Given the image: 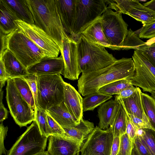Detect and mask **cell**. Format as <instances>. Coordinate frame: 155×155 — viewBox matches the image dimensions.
<instances>
[{
  "label": "cell",
  "instance_id": "cell-6",
  "mask_svg": "<svg viewBox=\"0 0 155 155\" xmlns=\"http://www.w3.org/2000/svg\"><path fill=\"white\" fill-rule=\"evenodd\" d=\"M37 107L47 110L64 101V81L60 74L37 75Z\"/></svg>",
  "mask_w": 155,
  "mask_h": 155
},
{
  "label": "cell",
  "instance_id": "cell-34",
  "mask_svg": "<svg viewBox=\"0 0 155 155\" xmlns=\"http://www.w3.org/2000/svg\"><path fill=\"white\" fill-rule=\"evenodd\" d=\"M132 49L144 52L155 67V43L148 45L140 38H137L133 42Z\"/></svg>",
  "mask_w": 155,
  "mask_h": 155
},
{
  "label": "cell",
  "instance_id": "cell-29",
  "mask_svg": "<svg viewBox=\"0 0 155 155\" xmlns=\"http://www.w3.org/2000/svg\"><path fill=\"white\" fill-rule=\"evenodd\" d=\"M127 123V114L120 104L117 115L113 124L109 127L113 134L114 137L120 136L126 133Z\"/></svg>",
  "mask_w": 155,
  "mask_h": 155
},
{
  "label": "cell",
  "instance_id": "cell-1",
  "mask_svg": "<svg viewBox=\"0 0 155 155\" xmlns=\"http://www.w3.org/2000/svg\"><path fill=\"white\" fill-rule=\"evenodd\" d=\"M135 70L132 58H123L117 60L102 69L82 73L78 81V91L84 96L97 92L101 87L114 81L131 79Z\"/></svg>",
  "mask_w": 155,
  "mask_h": 155
},
{
  "label": "cell",
  "instance_id": "cell-46",
  "mask_svg": "<svg viewBox=\"0 0 155 155\" xmlns=\"http://www.w3.org/2000/svg\"><path fill=\"white\" fill-rule=\"evenodd\" d=\"M120 141V136L114 137L110 155H117L118 152Z\"/></svg>",
  "mask_w": 155,
  "mask_h": 155
},
{
  "label": "cell",
  "instance_id": "cell-42",
  "mask_svg": "<svg viewBox=\"0 0 155 155\" xmlns=\"http://www.w3.org/2000/svg\"><path fill=\"white\" fill-rule=\"evenodd\" d=\"M127 120L126 133L132 143L136 137L137 131L138 129L133 123L127 114Z\"/></svg>",
  "mask_w": 155,
  "mask_h": 155
},
{
  "label": "cell",
  "instance_id": "cell-11",
  "mask_svg": "<svg viewBox=\"0 0 155 155\" xmlns=\"http://www.w3.org/2000/svg\"><path fill=\"white\" fill-rule=\"evenodd\" d=\"M18 30L32 41L45 52L46 57H58L60 52L58 46L42 29L35 24L21 20L14 21Z\"/></svg>",
  "mask_w": 155,
  "mask_h": 155
},
{
  "label": "cell",
  "instance_id": "cell-14",
  "mask_svg": "<svg viewBox=\"0 0 155 155\" xmlns=\"http://www.w3.org/2000/svg\"><path fill=\"white\" fill-rule=\"evenodd\" d=\"M60 52L65 65L62 74L64 78L70 80L78 79L81 72L78 62L76 42L69 36L64 38Z\"/></svg>",
  "mask_w": 155,
  "mask_h": 155
},
{
  "label": "cell",
  "instance_id": "cell-40",
  "mask_svg": "<svg viewBox=\"0 0 155 155\" xmlns=\"http://www.w3.org/2000/svg\"><path fill=\"white\" fill-rule=\"evenodd\" d=\"M126 112L131 121L137 129L144 128L150 129L153 130L148 118L141 119L134 115L129 114Z\"/></svg>",
  "mask_w": 155,
  "mask_h": 155
},
{
  "label": "cell",
  "instance_id": "cell-21",
  "mask_svg": "<svg viewBox=\"0 0 155 155\" xmlns=\"http://www.w3.org/2000/svg\"><path fill=\"white\" fill-rule=\"evenodd\" d=\"M0 60L3 62L9 79L22 77L28 74L27 69L8 49H5L0 55Z\"/></svg>",
  "mask_w": 155,
  "mask_h": 155
},
{
  "label": "cell",
  "instance_id": "cell-52",
  "mask_svg": "<svg viewBox=\"0 0 155 155\" xmlns=\"http://www.w3.org/2000/svg\"><path fill=\"white\" fill-rule=\"evenodd\" d=\"M80 152H77L75 155H80Z\"/></svg>",
  "mask_w": 155,
  "mask_h": 155
},
{
  "label": "cell",
  "instance_id": "cell-17",
  "mask_svg": "<svg viewBox=\"0 0 155 155\" xmlns=\"http://www.w3.org/2000/svg\"><path fill=\"white\" fill-rule=\"evenodd\" d=\"M83 100L80 94L73 86L64 82V103L70 113L79 123L83 118Z\"/></svg>",
  "mask_w": 155,
  "mask_h": 155
},
{
  "label": "cell",
  "instance_id": "cell-33",
  "mask_svg": "<svg viewBox=\"0 0 155 155\" xmlns=\"http://www.w3.org/2000/svg\"><path fill=\"white\" fill-rule=\"evenodd\" d=\"M36 121L41 134L48 138L52 135V133L48 122L46 110L37 107L35 112Z\"/></svg>",
  "mask_w": 155,
  "mask_h": 155
},
{
  "label": "cell",
  "instance_id": "cell-9",
  "mask_svg": "<svg viewBox=\"0 0 155 155\" xmlns=\"http://www.w3.org/2000/svg\"><path fill=\"white\" fill-rule=\"evenodd\" d=\"M122 14L107 8L101 18L103 32L114 50H121L128 31V25L123 19Z\"/></svg>",
  "mask_w": 155,
  "mask_h": 155
},
{
  "label": "cell",
  "instance_id": "cell-26",
  "mask_svg": "<svg viewBox=\"0 0 155 155\" xmlns=\"http://www.w3.org/2000/svg\"><path fill=\"white\" fill-rule=\"evenodd\" d=\"M16 13L19 20L28 23L35 24L32 14L26 0H5Z\"/></svg>",
  "mask_w": 155,
  "mask_h": 155
},
{
  "label": "cell",
  "instance_id": "cell-3",
  "mask_svg": "<svg viewBox=\"0 0 155 155\" xmlns=\"http://www.w3.org/2000/svg\"><path fill=\"white\" fill-rule=\"evenodd\" d=\"M76 42L79 64L82 73L102 69L117 60L104 47L89 41L81 35Z\"/></svg>",
  "mask_w": 155,
  "mask_h": 155
},
{
  "label": "cell",
  "instance_id": "cell-27",
  "mask_svg": "<svg viewBox=\"0 0 155 155\" xmlns=\"http://www.w3.org/2000/svg\"><path fill=\"white\" fill-rule=\"evenodd\" d=\"M112 97L111 95L99 92L86 96L83 100V112L93 110Z\"/></svg>",
  "mask_w": 155,
  "mask_h": 155
},
{
  "label": "cell",
  "instance_id": "cell-7",
  "mask_svg": "<svg viewBox=\"0 0 155 155\" xmlns=\"http://www.w3.org/2000/svg\"><path fill=\"white\" fill-rule=\"evenodd\" d=\"M48 138L42 135L35 119L6 155H33L45 151Z\"/></svg>",
  "mask_w": 155,
  "mask_h": 155
},
{
  "label": "cell",
  "instance_id": "cell-49",
  "mask_svg": "<svg viewBox=\"0 0 155 155\" xmlns=\"http://www.w3.org/2000/svg\"><path fill=\"white\" fill-rule=\"evenodd\" d=\"M145 42L146 44L148 45H150L155 43V37L149 39L148 40H147V41Z\"/></svg>",
  "mask_w": 155,
  "mask_h": 155
},
{
  "label": "cell",
  "instance_id": "cell-25",
  "mask_svg": "<svg viewBox=\"0 0 155 155\" xmlns=\"http://www.w3.org/2000/svg\"><path fill=\"white\" fill-rule=\"evenodd\" d=\"M95 127L94 124L88 120H81L80 123L74 127H63L65 136L78 142L81 145Z\"/></svg>",
  "mask_w": 155,
  "mask_h": 155
},
{
  "label": "cell",
  "instance_id": "cell-15",
  "mask_svg": "<svg viewBox=\"0 0 155 155\" xmlns=\"http://www.w3.org/2000/svg\"><path fill=\"white\" fill-rule=\"evenodd\" d=\"M48 138L47 151L49 155H75L80 152L81 145L70 138L51 135Z\"/></svg>",
  "mask_w": 155,
  "mask_h": 155
},
{
  "label": "cell",
  "instance_id": "cell-45",
  "mask_svg": "<svg viewBox=\"0 0 155 155\" xmlns=\"http://www.w3.org/2000/svg\"><path fill=\"white\" fill-rule=\"evenodd\" d=\"M3 91H0V122H3V121L8 117V112L4 107L2 103V99Z\"/></svg>",
  "mask_w": 155,
  "mask_h": 155
},
{
  "label": "cell",
  "instance_id": "cell-5",
  "mask_svg": "<svg viewBox=\"0 0 155 155\" xmlns=\"http://www.w3.org/2000/svg\"><path fill=\"white\" fill-rule=\"evenodd\" d=\"M108 4V0H76L75 17L70 37L76 41L84 30L101 17Z\"/></svg>",
  "mask_w": 155,
  "mask_h": 155
},
{
  "label": "cell",
  "instance_id": "cell-8",
  "mask_svg": "<svg viewBox=\"0 0 155 155\" xmlns=\"http://www.w3.org/2000/svg\"><path fill=\"white\" fill-rule=\"evenodd\" d=\"M7 83L6 98L10 113L20 127L26 126L35 119V111L21 95L13 78Z\"/></svg>",
  "mask_w": 155,
  "mask_h": 155
},
{
  "label": "cell",
  "instance_id": "cell-43",
  "mask_svg": "<svg viewBox=\"0 0 155 155\" xmlns=\"http://www.w3.org/2000/svg\"><path fill=\"white\" fill-rule=\"evenodd\" d=\"M137 89V87H135L133 85H131L120 91L117 95L121 98H126L132 95L136 91Z\"/></svg>",
  "mask_w": 155,
  "mask_h": 155
},
{
  "label": "cell",
  "instance_id": "cell-18",
  "mask_svg": "<svg viewBox=\"0 0 155 155\" xmlns=\"http://www.w3.org/2000/svg\"><path fill=\"white\" fill-rule=\"evenodd\" d=\"M142 92L139 87H137L136 91L130 97L123 99L117 95L115 99L119 102L127 113L141 119L148 118L143 106Z\"/></svg>",
  "mask_w": 155,
  "mask_h": 155
},
{
  "label": "cell",
  "instance_id": "cell-48",
  "mask_svg": "<svg viewBox=\"0 0 155 155\" xmlns=\"http://www.w3.org/2000/svg\"><path fill=\"white\" fill-rule=\"evenodd\" d=\"M145 6L155 12V0H152L144 3L143 4Z\"/></svg>",
  "mask_w": 155,
  "mask_h": 155
},
{
  "label": "cell",
  "instance_id": "cell-4",
  "mask_svg": "<svg viewBox=\"0 0 155 155\" xmlns=\"http://www.w3.org/2000/svg\"><path fill=\"white\" fill-rule=\"evenodd\" d=\"M6 48L26 68L46 57L44 51L17 28L6 35Z\"/></svg>",
  "mask_w": 155,
  "mask_h": 155
},
{
  "label": "cell",
  "instance_id": "cell-30",
  "mask_svg": "<svg viewBox=\"0 0 155 155\" xmlns=\"http://www.w3.org/2000/svg\"><path fill=\"white\" fill-rule=\"evenodd\" d=\"M13 79L15 86L21 95L28 104L31 108L35 112L36 108L34 99L27 81L22 77H17Z\"/></svg>",
  "mask_w": 155,
  "mask_h": 155
},
{
  "label": "cell",
  "instance_id": "cell-23",
  "mask_svg": "<svg viewBox=\"0 0 155 155\" xmlns=\"http://www.w3.org/2000/svg\"><path fill=\"white\" fill-rule=\"evenodd\" d=\"M101 17L90 25L81 33V35L92 43L114 50L103 32L101 24Z\"/></svg>",
  "mask_w": 155,
  "mask_h": 155
},
{
  "label": "cell",
  "instance_id": "cell-13",
  "mask_svg": "<svg viewBox=\"0 0 155 155\" xmlns=\"http://www.w3.org/2000/svg\"><path fill=\"white\" fill-rule=\"evenodd\" d=\"M107 8L115 10L140 21L144 25L155 21V12L138 0H108Z\"/></svg>",
  "mask_w": 155,
  "mask_h": 155
},
{
  "label": "cell",
  "instance_id": "cell-41",
  "mask_svg": "<svg viewBox=\"0 0 155 155\" xmlns=\"http://www.w3.org/2000/svg\"><path fill=\"white\" fill-rule=\"evenodd\" d=\"M8 128L7 126L5 127L3 122L0 124V155H6L7 150L4 145V140L7 135Z\"/></svg>",
  "mask_w": 155,
  "mask_h": 155
},
{
  "label": "cell",
  "instance_id": "cell-20",
  "mask_svg": "<svg viewBox=\"0 0 155 155\" xmlns=\"http://www.w3.org/2000/svg\"><path fill=\"white\" fill-rule=\"evenodd\" d=\"M120 104L117 100H111L104 103L98 109L99 119L98 127L107 129L113 124L120 108Z\"/></svg>",
  "mask_w": 155,
  "mask_h": 155
},
{
  "label": "cell",
  "instance_id": "cell-12",
  "mask_svg": "<svg viewBox=\"0 0 155 155\" xmlns=\"http://www.w3.org/2000/svg\"><path fill=\"white\" fill-rule=\"evenodd\" d=\"M114 135L109 128L97 126L81 145V155H110Z\"/></svg>",
  "mask_w": 155,
  "mask_h": 155
},
{
  "label": "cell",
  "instance_id": "cell-44",
  "mask_svg": "<svg viewBox=\"0 0 155 155\" xmlns=\"http://www.w3.org/2000/svg\"><path fill=\"white\" fill-rule=\"evenodd\" d=\"M9 79L5 71L3 63L1 60H0V91H2V88L4 86L5 82Z\"/></svg>",
  "mask_w": 155,
  "mask_h": 155
},
{
  "label": "cell",
  "instance_id": "cell-31",
  "mask_svg": "<svg viewBox=\"0 0 155 155\" xmlns=\"http://www.w3.org/2000/svg\"><path fill=\"white\" fill-rule=\"evenodd\" d=\"M141 94L145 112L155 131V99L147 94L142 92Z\"/></svg>",
  "mask_w": 155,
  "mask_h": 155
},
{
  "label": "cell",
  "instance_id": "cell-38",
  "mask_svg": "<svg viewBox=\"0 0 155 155\" xmlns=\"http://www.w3.org/2000/svg\"><path fill=\"white\" fill-rule=\"evenodd\" d=\"M46 111L48 122L52 132V135L65 137V132L63 128Z\"/></svg>",
  "mask_w": 155,
  "mask_h": 155
},
{
  "label": "cell",
  "instance_id": "cell-28",
  "mask_svg": "<svg viewBox=\"0 0 155 155\" xmlns=\"http://www.w3.org/2000/svg\"><path fill=\"white\" fill-rule=\"evenodd\" d=\"M136 136L146 147L150 155H155V131L150 129L140 128Z\"/></svg>",
  "mask_w": 155,
  "mask_h": 155
},
{
  "label": "cell",
  "instance_id": "cell-16",
  "mask_svg": "<svg viewBox=\"0 0 155 155\" xmlns=\"http://www.w3.org/2000/svg\"><path fill=\"white\" fill-rule=\"evenodd\" d=\"M65 68L62 56L43 58L39 61L28 68V74L37 75L63 74Z\"/></svg>",
  "mask_w": 155,
  "mask_h": 155
},
{
  "label": "cell",
  "instance_id": "cell-47",
  "mask_svg": "<svg viewBox=\"0 0 155 155\" xmlns=\"http://www.w3.org/2000/svg\"><path fill=\"white\" fill-rule=\"evenodd\" d=\"M6 35L2 34L0 32L1 38V49L0 54H1L6 49L5 38Z\"/></svg>",
  "mask_w": 155,
  "mask_h": 155
},
{
  "label": "cell",
  "instance_id": "cell-32",
  "mask_svg": "<svg viewBox=\"0 0 155 155\" xmlns=\"http://www.w3.org/2000/svg\"><path fill=\"white\" fill-rule=\"evenodd\" d=\"M132 85L130 79H123L114 81L101 87L98 92L110 95H117L122 89Z\"/></svg>",
  "mask_w": 155,
  "mask_h": 155
},
{
  "label": "cell",
  "instance_id": "cell-39",
  "mask_svg": "<svg viewBox=\"0 0 155 155\" xmlns=\"http://www.w3.org/2000/svg\"><path fill=\"white\" fill-rule=\"evenodd\" d=\"M28 83L33 94L35 106L37 108V75L28 74L22 77Z\"/></svg>",
  "mask_w": 155,
  "mask_h": 155
},
{
  "label": "cell",
  "instance_id": "cell-37",
  "mask_svg": "<svg viewBox=\"0 0 155 155\" xmlns=\"http://www.w3.org/2000/svg\"><path fill=\"white\" fill-rule=\"evenodd\" d=\"M130 155H150L137 136L132 143Z\"/></svg>",
  "mask_w": 155,
  "mask_h": 155
},
{
  "label": "cell",
  "instance_id": "cell-10",
  "mask_svg": "<svg viewBox=\"0 0 155 155\" xmlns=\"http://www.w3.org/2000/svg\"><path fill=\"white\" fill-rule=\"evenodd\" d=\"M132 59L135 72L130 79L131 84L140 87L143 92L155 91V67L143 52L135 50Z\"/></svg>",
  "mask_w": 155,
  "mask_h": 155
},
{
  "label": "cell",
  "instance_id": "cell-36",
  "mask_svg": "<svg viewBox=\"0 0 155 155\" xmlns=\"http://www.w3.org/2000/svg\"><path fill=\"white\" fill-rule=\"evenodd\" d=\"M138 31L139 33L138 35L140 38L149 39L155 37V21L143 25Z\"/></svg>",
  "mask_w": 155,
  "mask_h": 155
},
{
  "label": "cell",
  "instance_id": "cell-22",
  "mask_svg": "<svg viewBox=\"0 0 155 155\" xmlns=\"http://www.w3.org/2000/svg\"><path fill=\"white\" fill-rule=\"evenodd\" d=\"M19 20L13 9L5 0H0V32L7 35L17 29L14 21Z\"/></svg>",
  "mask_w": 155,
  "mask_h": 155
},
{
  "label": "cell",
  "instance_id": "cell-19",
  "mask_svg": "<svg viewBox=\"0 0 155 155\" xmlns=\"http://www.w3.org/2000/svg\"><path fill=\"white\" fill-rule=\"evenodd\" d=\"M55 1L64 29L66 33L70 35L75 17L76 0Z\"/></svg>",
  "mask_w": 155,
  "mask_h": 155
},
{
  "label": "cell",
  "instance_id": "cell-35",
  "mask_svg": "<svg viewBox=\"0 0 155 155\" xmlns=\"http://www.w3.org/2000/svg\"><path fill=\"white\" fill-rule=\"evenodd\" d=\"M132 145V142L126 133L121 135L117 155H130Z\"/></svg>",
  "mask_w": 155,
  "mask_h": 155
},
{
  "label": "cell",
  "instance_id": "cell-2",
  "mask_svg": "<svg viewBox=\"0 0 155 155\" xmlns=\"http://www.w3.org/2000/svg\"><path fill=\"white\" fill-rule=\"evenodd\" d=\"M35 25L44 30L61 50L63 39L68 36L60 18L55 0H26Z\"/></svg>",
  "mask_w": 155,
  "mask_h": 155
},
{
  "label": "cell",
  "instance_id": "cell-50",
  "mask_svg": "<svg viewBox=\"0 0 155 155\" xmlns=\"http://www.w3.org/2000/svg\"><path fill=\"white\" fill-rule=\"evenodd\" d=\"M33 155H49V154L48 153L47 151H45L43 152H41L40 153H38L36 154Z\"/></svg>",
  "mask_w": 155,
  "mask_h": 155
},
{
  "label": "cell",
  "instance_id": "cell-24",
  "mask_svg": "<svg viewBox=\"0 0 155 155\" xmlns=\"http://www.w3.org/2000/svg\"><path fill=\"white\" fill-rule=\"evenodd\" d=\"M46 111L62 128L74 127L80 123L70 113L64 101Z\"/></svg>",
  "mask_w": 155,
  "mask_h": 155
},
{
  "label": "cell",
  "instance_id": "cell-51",
  "mask_svg": "<svg viewBox=\"0 0 155 155\" xmlns=\"http://www.w3.org/2000/svg\"><path fill=\"white\" fill-rule=\"evenodd\" d=\"M151 96L155 99V91H153L151 93Z\"/></svg>",
  "mask_w": 155,
  "mask_h": 155
}]
</instances>
